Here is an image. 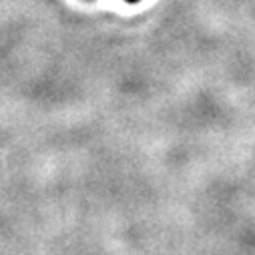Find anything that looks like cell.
I'll use <instances>...</instances> for the list:
<instances>
[{"mask_svg": "<svg viewBox=\"0 0 255 255\" xmlns=\"http://www.w3.org/2000/svg\"><path fill=\"white\" fill-rule=\"evenodd\" d=\"M125 2H129V4H137L139 0H125Z\"/></svg>", "mask_w": 255, "mask_h": 255, "instance_id": "cell-1", "label": "cell"}]
</instances>
